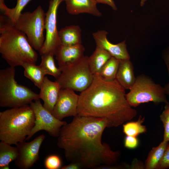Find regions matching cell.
Returning <instances> with one entry per match:
<instances>
[{
  "label": "cell",
  "mask_w": 169,
  "mask_h": 169,
  "mask_svg": "<svg viewBox=\"0 0 169 169\" xmlns=\"http://www.w3.org/2000/svg\"><path fill=\"white\" fill-rule=\"evenodd\" d=\"M108 127L105 119L77 115L61 127L57 146L64 150L68 161L78 164L82 169L115 165L120 160L121 152L112 150L102 140Z\"/></svg>",
  "instance_id": "obj_1"
},
{
  "label": "cell",
  "mask_w": 169,
  "mask_h": 169,
  "mask_svg": "<svg viewBox=\"0 0 169 169\" xmlns=\"http://www.w3.org/2000/svg\"><path fill=\"white\" fill-rule=\"evenodd\" d=\"M125 90L116 79L107 80L94 74L91 84L79 95L78 115L105 119L108 128L131 120L137 112L127 101Z\"/></svg>",
  "instance_id": "obj_2"
},
{
  "label": "cell",
  "mask_w": 169,
  "mask_h": 169,
  "mask_svg": "<svg viewBox=\"0 0 169 169\" xmlns=\"http://www.w3.org/2000/svg\"><path fill=\"white\" fill-rule=\"evenodd\" d=\"M0 53L2 58L13 67L25 63L36 64L37 54L25 34L5 15L0 16Z\"/></svg>",
  "instance_id": "obj_3"
},
{
  "label": "cell",
  "mask_w": 169,
  "mask_h": 169,
  "mask_svg": "<svg viewBox=\"0 0 169 169\" xmlns=\"http://www.w3.org/2000/svg\"><path fill=\"white\" fill-rule=\"evenodd\" d=\"M30 105L13 108L0 112V140L17 145L26 141L35 123Z\"/></svg>",
  "instance_id": "obj_4"
},
{
  "label": "cell",
  "mask_w": 169,
  "mask_h": 169,
  "mask_svg": "<svg viewBox=\"0 0 169 169\" xmlns=\"http://www.w3.org/2000/svg\"><path fill=\"white\" fill-rule=\"evenodd\" d=\"M15 67L0 70V106L17 108L30 104L39 99L36 93L25 86L18 84L15 79Z\"/></svg>",
  "instance_id": "obj_5"
},
{
  "label": "cell",
  "mask_w": 169,
  "mask_h": 169,
  "mask_svg": "<svg viewBox=\"0 0 169 169\" xmlns=\"http://www.w3.org/2000/svg\"><path fill=\"white\" fill-rule=\"evenodd\" d=\"M88 57L84 56L75 63L58 67L61 73L55 81L59 84L61 89H69L81 92L90 85L94 75L89 67Z\"/></svg>",
  "instance_id": "obj_6"
},
{
  "label": "cell",
  "mask_w": 169,
  "mask_h": 169,
  "mask_svg": "<svg viewBox=\"0 0 169 169\" xmlns=\"http://www.w3.org/2000/svg\"><path fill=\"white\" fill-rule=\"evenodd\" d=\"M130 90L126 94V97L131 107H136L149 102L169 103L164 88L146 75H141L136 78L135 82Z\"/></svg>",
  "instance_id": "obj_7"
},
{
  "label": "cell",
  "mask_w": 169,
  "mask_h": 169,
  "mask_svg": "<svg viewBox=\"0 0 169 169\" xmlns=\"http://www.w3.org/2000/svg\"><path fill=\"white\" fill-rule=\"evenodd\" d=\"M46 13L41 6H38L33 12L21 13L16 22V27L26 35L34 49L39 51L42 48L45 38Z\"/></svg>",
  "instance_id": "obj_8"
},
{
  "label": "cell",
  "mask_w": 169,
  "mask_h": 169,
  "mask_svg": "<svg viewBox=\"0 0 169 169\" xmlns=\"http://www.w3.org/2000/svg\"><path fill=\"white\" fill-rule=\"evenodd\" d=\"M29 105L34 114L35 123L26 140H29L35 133L42 130L46 131L50 136L57 138L61 127L67 123L66 122L55 118L44 107L40 99L32 101Z\"/></svg>",
  "instance_id": "obj_9"
},
{
  "label": "cell",
  "mask_w": 169,
  "mask_h": 169,
  "mask_svg": "<svg viewBox=\"0 0 169 169\" xmlns=\"http://www.w3.org/2000/svg\"><path fill=\"white\" fill-rule=\"evenodd\" d=\"M64 0H50L46 13V33L44 44L38 51L40 55L50 54L55 55L61 44L57 28V12L60 4Z\"/></svg>",
  "instance_id": "obj_10"
},
{
  "label": "cell",
  "mask_w": 169,
  "mask_h": 169,
  "mask_svg": "<svg viewBox=\"0 0 169 169\" xmlns=\"http://www.w3.org/2000/svg\"><path fill=\"white\" fill-rule=\"evenodd\" d=\"M45 138L42 134L32 141L19 143L16 146L18 151L15 164L20 169H29L39 159V152L42 144Z\"/></svg>",
  "instance_id": "obj_11"
},
{
  "label": "cell",
  "mask_w": 169,
  "mask_h": 169,
  "mask_svg": "<svg viewBox=\"0 0 169 169\" xmlns=\"http://www.w3.org/2000/svg\"><path fill=\"white\" fill-rule=\"evenodd\" d=\"M69 89H61L52 114L62 120L64 118L78 115L79 95Z\"/></svg>",
  "instance_id": "obj_12"
},
{
  "label": "cell",
  "mask_w": 169,
  "mask_h": 169,
  "mask_svg": "<svg viewBox=\"0 0 169 169\" xmlns=\"http://www.w3.org/2000/svg\"><path fill=\"white\" fill-rule=\"evenodd\" d=\"M108 33L105 30H99L92 33L96 46L105 49L112 56L120 60H129L130 57L126 49L125 41L117 44H113L107 39Z\"/></svg>",
  "instance_id": "obj_13"
},
{
  "label": "cell",
  "mask_w": 169,
  "mask_h": 169,
  "mask_svg": "<svg viewBox=\"0 0 169 169\" xmlns=\"http://www.w3.org/2000/svg\"><path fill=\"white\" fill-rule=\"evenodd\" d=\"M61 89L58 82L51 81L44 76L40 88L39 98L43 101L44 107L52 114Z\"/></svg>",
  "instance_id": "obj_14"
},
{
  "label": "cell",
  "mask_w": 169,
  "mask_h": 169,
  "mask_svg": "<svg viewBox=\"0 0 169 169\" xmlns=\"http://www.w3.org/2000/svg\"><path fill=\"white\" fill-rule=\"evenodd\" d=\"M84 47L82 44L70 46L61 45L55 55L59 67L70 64L79 61L84 56Z\"/></svg>",
  "instance_id": "obj_15"
},
{
  "label": "cell",
  "mask_w": 169,
  "mask_h": 169,
  "mask_svg": "<svg viewBox=\"0 0 169 169\" xmlns=\"http://www.w3.org/2000/svg\"><path fill=\"white\" fill-rule=\"evenodd\" d=\"M66 8L69 13L77 15L87 13L97 17H100L102 13L97 7L95 0H64Z\"/></svg>",
  "instance_id": "obj_16"
},
{
  "label": "cell",
  "mask_w": 169,
  "mask_h": 169,
  "mask_svg": "<svg viewBox=\"0 0 169 169\" xmlns=\"http://www.w3.org/2000/svg\"><path fill=\"white\" fill-rule=\"evenodd\" d=\"M115 79L125 90H130L133 86L136 78L130 59L120 60Z\"/></svg>",
  "instance_id": "obj_17"
},
{
  "label": "cell",
  "mask_w": 169,
  "mask_h": 169,
  "mask_svg": "<svg viewBox=\"0 0 169 169\" xmlns=\"http://www.w3.org/2000/svg\"><path fill=\"white\" fill-rule=\"evenodd\" d=\"M81 29L78 25L66 26L59 31L61 45L70 46L82 44Z\"/></svg>",
  "instance_id": "obj_18"
},
{
  "label": "cell",
  "mask_w": 169,
  "mask_h": 169,
  "mask_svg": "<svg viewBox=\"0 0 169 169\" xmlns=\"http://www.w3.org/2000/svg\"><path fill=\"white\" fill-rule=\"evenodd\" d=\"M112 57L103 48L96 46L92 54L88 57V62L90 70L94 75L98 74L101 68Z\"/></svg>",
  "instance_id": "obj_19"
},
{
  "label": "cell",
  "mask_w": 169,
  "mask_h": 169,
  "mask_svg": "<svg viewBox=\"0 0 169 169\" xmlns=\"http://www.w3.org/2000/svg\"><path fill=\"white\" fill-rule=\"evenodd\" d=\"M168 143V142L163 141L157 146L152 148L145 161V169H156L163 156Z\"/></svg>",
  "instance_id": "obj_20"
},
{
  "label": "cell",
  "mask_w": 169,
  "mask_h": 169,
  "mask_svg": "<svg viewBox=\"0 0 169 169\" xmlns=\"http://www.w3.org/2000/svg\"><path fill=\"white\" fill-rule=\"evenodd\" d=\"M22 66L24 69V76L32 81L35 86L40 89L46 75L39 65L25 63Z\"/></svg>",
  "instance_id": "obj_21"
},
{
  "label": "cell",
  "mask_w": 169,
  "mask_h": 169,
  "mask_svg": "<svg viewBox=\"0 0 169 169\" xmlns=\"http://www.w3.org/2000/svg\"><path fill=\"white\" fill-rule=\"evenodd\" d=\"M18 155L17 147L12 146L4 142H0V168L15 161Z\"/></svg>",
  "instance_id": "obj_22"
},
{
  "label": "cell",
  "mask_w": 169,
  "mask_h": 169,
  "mask_svg": "<svg viewBox=\"0 0 169 169\" xmlns=\"http://www.w3.org/2000/svg\"><path fill=\"white\" fill-rule=\"evenodd\" d=\"M120 60L112 56L101 69L98 74L107 80L115 79Z\"/></svg>",
  "instance_id": "obj_23"
},
{
  "label": "cell",
  "mask_w": 169,
  "mask_h": 169,
  "mask_svg": "<svg viewBox=\"0 0 169 169\" xmlns=\"http://www.w3.org/2000/svg\"><path fill=\"white\" fill-rule=\"evenodd\" d=\"M15 6L12 8H8L5 3L0 4V8L4 15L13 23L17 21L25 6L31 0H17Z\"/></svg>",
  "instance_id": "obj_24"
},
{
  "label": "cell",
  "mask_w": 169,
  "mask_h": 169,
  "mask_svg": "<svg viewBox=\"0 0 169 169\" xmlns=\"http://www.w3.org/2000/svg\"><path fill=\"white\" fill-rule=\"evenodd\" d=\"M54 55L46 54L41 55V60L39 66L44 72L45 75H49L57 78L60 75V69L57 68L55 64L54 58Z\"/></svg>",
  "instance_id": "obj_25"
},
{
  "label": "cell",
  "mask_w": 169,
  "mask_h": 169,
  "mask_svg": "<svg viewBox=\"0 0 169 169\" xmlns=\"http://www.w3.org/2000/svg\"><path fill=\"white\" fill-rule=\"evenodd\" d=\"M145 118H142L140 115L138 120L124 124L123 132L126 136L136 137L140 134L145 133L147 131L146 127L142 124Z\"/></svg>",
  "instance_id": "obj_26"
},
{
  "label": "cell",
  "mask_w": 169,
  "mask_h": 169,
  "mask_svg": "<svg viewBox=\"0 0 169 169\" xmlns=\"http://www.w3.org/2000/svg\"><path fill=\"white\" fill-rule=\"evenodd\" d=\"M164 109L160 116L164 128L163 141H169V103L165 104Z\"/></svg>",
  "instance_id": "obj_27"
},
{
  "label": "cell",
  "mask_w": 169,
  "mask_h": 169,
  "mask_svg": "<svg viewBox=\"0 0 169 169\" xmlns=\"http://www.w3.org/2000/svg\"><path fill=\"white\" fill-rule=\"evenodd\" d=\"M44 166L46 169H59L61 167V160L57 155H49L45 159Z\"/></svg>",
  "instance_id": "obj_28"
},
{
  "label": "cell",
  "mask_w": 169,
  "mask_h": 169,
  "mask_svg": "<svg viewBox=\"0 0 169 169\" xmlns=\"http://www.w3.org/2000/svg\"><path fill=\"white\" fill-rule=\"evenodd\" d=\"M169 168V141L163 156L156 169H165Z\"/></svg>",
  "instance_id": "obj_29"
},
{
  "label": "cell",
  "mask_w": 169,
  "mask_h": 169,
  "mask_svg": "<svg viewBox=\"0 0 169 169\" xmlns=\"http://www.w3.org/2000/svg\"><path fill=\"white\" fill-rule=\"evenodd\" d=\"M139 144V141L136 137L126 136L124 139V145L125 147L129 149L136 148Z\"/></svg>",
  "instance_id": "obj_30"
},
{
  "label": "cell",
  "mask_w": 169,
  "mask_h": 169,
  "mask_svg": "<svg viewBox=\"0 0 169 169\" xmlns=\"http://www.w3.org/2000/svg\"><path fill=\"white\" fill-rule=\"evenodd\" d=\"M163 59L167 68L169 75V48L164 52ZM166 94L169 95V82L164 87Z\"/></svg>",
  "instance_id": "obj_31"
},
{
  "label": "cell",
  "mask_w": 169,
  "mask_h": 169,
  "mask_svg": "<svg viewBox=\"0 0 169 169\" xmlns=\"http://www.w3.org/2000/svg\"><path fill=\"white\" fill-rule=\"evenodd\" d=\"M131 169H145L143 163L136 158H135L132 161L131 164L129 166V168Z\"/></svg>",
  "instance_id": "obj_32"
},
{
  "label": "cell",
  "mask_w": 169,
  "mask_h": 169,
  "mask_svg": "<svg viewBox=\"0 0 169 169\" xmlns=\"http://www.w3.org/2000/svg\"><path fill=\"white\" fill-rule=\"evenodd\" d=\"M98 3L107 5L114 10H117V7L113 0H95Z\"/></svg>",
  "instance_id": "obj_33"
},
{
  "label": "cell",
  "mask_w": 169,
  "mask_h": 169,
  "mask_svg": "<svg viewBox=\"0 0 169 169\" xmlns=\"http://www.w3.org/2000/svg\"><path fill=\"white\" fill-rule=\"evenodd\" d=\"M61 169H80L81 167L80 165L74 162H70L68 165L64 166L61 168Z\"/></svg>",
  "instance_id": "obj_34"
},
{
  "label": "cell",
  "mask_w": 169,
  "mask_h": 169,
  "mask_svg": "<svg viewBox=\"0 0 169 169\" xmlns=\"http://www.w3.org/2000/svg\"><path fill=\"white\" fill-rule=\"evenodd\" d=\"M147 0H140V5L141 6H143Z\"/></svg>",
  "instance_id": "obj_35"
},
{
  "label": "cell",
  "mask_w": 169,
  "mask_h": 169,
  "mask_svg": "<svg viewBox=\"0 0 169 169\" xmlns=\"http://www.w3.org/2000/svg\"><path fill=\"white\" fill-rule=\"evenodd\" d=\"M0 169H9V165H7L3 166L0 168Z\"/></svg>",
  "instance_id": "obj_36"
},
{
  "label": "cell",
  "mask_w": 169,
  "mask_h": 169,
  "mask_svg": "<svg viewBox=\"0 0 169 169\" xmlns=\"http://www.w3.org/2000/svg\"><path fill=\"white\" fill-rule=\"evenodd\" d=\"M4 3V0H0V3Z\"/></svg>",
  "instance_id": "obj_37"
}]
</instances>
